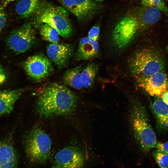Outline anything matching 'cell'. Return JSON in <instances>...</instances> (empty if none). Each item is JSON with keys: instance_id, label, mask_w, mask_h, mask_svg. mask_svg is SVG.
Here are the masks:
<instances>
[{"instance_id": "6da1fadb", "label": "cell", "mask_w": 168, "mask_h": 168, "mask_svg": "<svg viewBox=\"0 0 168 168\" xmlns=\"http://www.w3.org/2000/svg\"><path fill=\"white\" fill-rule=\"evenodd\" d=\"M77 100L76 94L66 86L51 83L39 91L36 110L39 115L45 118L67 115L75 110Z\"/></svg>"}, {"instance_id": "7a4b0ae2", "label": "cell", "mask_w": 168, "mask_h": 168, "mask_svg": "<svg viewBox=\"0 0 168 168\" xmlns=\"http://www.w3.org/2000/svg\"><path fill=\"white\" fill-rule=\"evenodd\" d=\"M130 126L133 137L141 149L148 153L156 147L157 142L145 107L136 102L132 105L129 115Z\"/></svg>"}, {"instance_id": "3957f363", "label": "cell", "mask_w": 168, "mask_h": 168, "mask_svg": "<svg viewBox=\"0 0 168 168\" xmlns=\"http://www.w3.org/2000/svg\"><path fill=\"white\" fill-rule=\"evenodd\" d=\"M35 14V20L37 23L48 24L64 38L71 36L72 29L66 9L44 2L40 4Z\"/></svg>"}, {"instance_id": "277c9868", "label": "cell", "mask_w": 168, "mask_h": 168, "mask_svg": "<svg viewBox=\"0 0 168 168\" xmlns=\"http://www.w3.org/2000/svg\"><path fill=\"white\" fill-rule=\"evenodd\" d=\"M128 67L136 78L145 77L163 71L164 63L158 53L152 49H144L137 51L131 57Z\"/></svg>"}, {"instance_id": "5b68a950", "label": "cell", "mask_w": 168, "mask_h": 168, "mask_svg": "<svg viewBox=\"0 0 168 168\" xmlns=\"http://www.w3.org/2000/svg\"><path fill=\"white\" fill-rule=\"evenodd\" d=\"M24 147L26 156L32 161L44 163L50 158L51 140L40 128H34L29 133L25 140Z\"/></svg>"}, {"instance_id": "8992f818", "label": "cell", "mask_w": 168, "mask_h": 168, "mask_svg": "<svg viewBox=\"0 0 168 168\" xmlns=\"http://www.w3.org/2000/svg\"><path fill=\"white\" fill-rule=\"evenodd\" d=\"M138 31V22L134 12L128 14L117 23L114 28L111 35L114 45L120 49L125 48Z\"/></svg>"}, {"instance_id": "52a82bcc", "label": "cell", "mask_w": 168, "mask_h": 168, "mask_svg": "<svg viewBox=\"0 0 168 168\" xmlns=\"http://www.w3.org/2000/svg\"><path fill=\"white\" fill-rule=\"evenodd\" d=\"M34 29L30 23L13 29L6 39V44L11 50L16 54L24 53L30 49L35 40Z\"/></svg>"}, {"instance_id": "ba28073f", "label": "cell", "mask_w": 168, "mask_h": 168, "mask_svg": "<svg viewBox=\"0 0 168 168\" xmlns=\"http://www.w3.org/2000/svg\"><path fill=\"white\" fill-rule=\"evenodd\" d=\"M24 69L28 75L36 82L44 80L53 70L49 60L42 54L28 57L24 62Z\"/></svg>"}, {"instance_id": "9c48e42d", "label": "cell", "mask_w": 168, "mask_h": 168, "mask_svg": "<svg viewBox=\"0 0 168 168\" xmlns=\"http://www.w3.org/2000/svg\"><path fill=\"white\" fill-rule=\"evenodd\" d=\"M138 86L150 95L161 98L168 91V81L163 71L148 77L136 78Z\"/></svg>"}, {"instance_id": "30bf717a", "label": "cell", "mask_w": 168, "mask_h": 168, "mask_svg": "<svg viewBox=\"0 0 168 168\" xmlns=\"http://www.w3.org/2000/svg\"><path fill=\"white\" fill-rule=\"evenodd\" d=\"M84 158L82 152L74 146L65 147L59 151L54 158V166L56 168H77L83 166Z\"/></svg>"}, {"instance_id": "8fae6325", "label": "cell", "mask_w": 168, "mask_h": 168, "mask_svg": "<svg viewBox=\"0 0 168 168\" xmlns=\"http://www.w3.org/2000/svg\"><path fill=\"white\" fill-rule=\"evenodd\" d=\"M67 10L79 20L89 19L98 10L100 6L91 0H60Z\"/></svg>"}, {"instance_id": "7c38bea8", "label": "cell", "mask_w": 168, "mask_h": 168, "mask_svg": "<svg viewBox=\"0 0 168 168\" xmlns=\"http://www.w3.org/2000/svg\"><path fill=\"white\" fill-rule=\"evenodd\" d=\"M73 46L67 44L51 43L47 48L48 57L60 69L68 63L73 51Z\"/></svg>"}, {"instance_id": "4fadbf2b", "label": "cell", "mask_w": 168, "mask_h": 168, "mask_svg": "<svg viewBox=\"0 0 168 168\" xmlns=\"http://www.w3.org/2000/svg\"><path fill=\"white\" fill-rule=\"evenodd\" d=\"M160 11L155 7L143 6L134 12L138 21L139 31L145 30L157 22L161 17Z\"/></svg>"}, {"instance_id": "5bb4252c", "label": "cell", "mask_w": 168, "mask_h": 168, "mask_svg": "<svg viewBox=\"0 0 168 168\" xmlns=\"http://www.w3.org/2000/svg\"><path fill=\"white\" fill-rule=\"evenodd\" d=\"M18 164L16 152L9 138L0 141V168L16 167Z\"/></svg>"}, {"instance_id": "9a60e30c", "label": "cell", "mask_w": 168, "mask_h": 168, "mask_svg": "<svg viewBox=\"0 0 168 168\" xmlns=\"http://www.w3.org/2000/svg\"><path fill=\"white\" fill-rule=\"evenodd\" d=\"M23 91V89L19 88L0 91V117L11 113Z\"/></svg>"}, {"instance_id": "2e32d148", "label": "cell", "mask_w": 168, "mask_h": 168, "mask_svg": "<svg viewBox=\"0 0 168 168\" xmlns=\"http://www.w3.org/2000/svg\"><path fill=\"white\" fill-rule=\"evenodd\" d=\"M99 46L97 41L88 37L82 38L79 42L76 56L79 60H87L96 58L98 55Z\"/></svg>"}, {"instance_id": "e0dca14e", "label": "cell", "mask_w": 168, "mask_h": 168, "mask_svg": "<svg viewBox=\"0 0 168 168\" xmlns=\"http://www.w3.org/2000/svg\"><path fill=\"white\" fill-rule=\"evenodd\" d=\"M151 106L159 125L163 129L168 130V105L162 100L158 99Z\"/></svg>"}, {"instance_id": "ac0fdd59", "label": "cell", "mask_w": 168, "mask_h": 168, "mask_svg": "<svg viewBox=\"0 0 168 168\" xmlns=\"http://www.w3.org/2000/svg\"><path fill=\"white\" fill-rule=\"evenodd\" d=\"M40 0H20L16 5L15 11L21 18H27L35 14L40 5Z\"/></svg>"}, {"instance_id": "d6986e66", "label": "cell", "mask_w": 168, "mask_h": 168, "mask_svg": "<svg viewBox=\"0 0 168 168\" xmlns=\"http://www.w3.org/2000/svg\"><path fill=\"white\" fill-rule=\"evenodd\" d=\"M81 66H78L66 71L63 77L64 84L77 90L82 89L84 87L81 79Z\"/></svg>"}, {"instance_id": "ffe728a7", "label": "cell", "mask_w": 168, "mask_h": 168, "mask_svg": "<svg viewBox=\"0 0 168 168\" xmlns=\"http://www.w3.org/2000/svg\"><path fill=\"white\" fill-rule=\"evenodd\" d=\"M98 69V65L92 63L87 64L82 70L81 79L84 87L88 88L92 86Z\"/></svg>"}, {"instance_id": "44dd1931", "label": "cell", "mask_w": 168, "mask_h": 168, "mask_svg": "<svg viewBox=\"0 0 168 168\" xmlns=\"http://www.w3.org/2000/svg\"><path fill=\"white\" fill-rule=\"evenodd\" d=\"M39 32L42 38L51 43H58L59 36L57 30L47 24H41Z\"/></svg>"}, {"instance_id": "7402d4cb", "label": "cell", "mask_w": 168, "mask_h": 168, "mask_svg": "<svg viewBox=\"0 0 168 168\" xmlns=\"http://www.w3.org/2000/svg\"><path fill=\"white\" fill-rule=\"evenodd\" d=\"M153 156L160 167L164 168L168 167V154L156 148L153 152Z\"/></svg>"}, {"instance_id": "603a6c76", "label": "cell", "mask_w": 168, "mask_h": 168, "mask_svg": "<svg viewBox=\"0 0 168 168\" xmlns=\"http://www.w3.org/2000/svg\"><path fill=\"white\" fill-rule=\"evenodd\" d=\"M141 2L143 6L155 7L166 12L167 11L163 0H141Z\"/></svg>"}, {"instance_id": "cb8c5ba5", "label": "cell", "mask_w": 168, "mask_h": 168, "mask_svg": "<svg viewBox=\"0 0 168 168\" xmlns=\"http://www.w3.org/2000/svg\"><path fill=\"white\" fill-rule=\"evenodd\" d=\"M5 7L2 5L0 6V33L5 27L7 22Z\"/></svg>"}, {"instance_id": "d4e9b609", "label": "cell", "mask_w": 168, "mask_h": 168, "mask_svg": "<svg viewBox=\"0 0 168 168\" xmlns=\"http://www.w3.org/2000/svg\"><path fill=\"white\" fill-rule=\"evenodd\" d=\"M100 29L98 26H95L89 30L88 37L96 41H98Z\"/></svg>"}, {"instance_id": "484cf974", "label": "cell", "mask_w": 168, "mask_h": 168, "mask_svg": "<svg viewBox=\"0 0 168 168\" xmlns=\"http://www.w3.org/2000/svg\"><path fill=\"white\" fill-rule=\"evenodd\" d=\"M156 148L168 154V142L158 143Z\"/></svg>"}, {"instance_id": "4316f807", "label": "cell", "mask_w": 168, "mask_h": 168, "mask_svg": "<svg viewBox=\"0 0 168 168\" xmlns=\"http://www.w3.org/2000/svg\"><path fill=\"white\" fill-rule=\"evenodd\" d=\"M6 75L4 70L0 64V85L3 84L6 79Z\"/></svg>"}, {"instance_id": "83f0119b", "label": "cell", "mask_w": 168, "mask_h": 168, "mask_svg": "<svg viewBox=\"0 0 168 168\" xmlns=\"http://www.w3.org/2000/svg\"><path fill=\"white\" fill-rule=\"evenodd\" d=\"M162 100L166 103L168 105V91H166L163 94L161 98Z\"/></svg>"}, {"instance_id": "f1b7e54d", "label": "cell", "mask_w": 168, "mask_h": 168, "mask_svg": "<svg viewBox=\"0 0 168 168\" xmlns=\"http://www.w3.org/2000/svg\"><path fill=\"white\" fill-rule=\"evenodd\" d=\"M15 0H2V5L6 7L9 3Z\"/></svg>"}, {"instance_id": "f546056e", "label": "cell", "mask_w": 168, "mask_h": 168, "mask_svg": "<svg viewBox=\"0 0 168 168\" xmlns=\"http://www.w3.org/2000/svg\"><path fill=\"white\" fill-rule=\"evenodd\" d=\"M96 0L98 1L101 2L104 0Z\"/></svg>"}, {"instance_id": "4dcf8cb0", "label": "cell", "mask_w": 168, "mask_h": 168, "mask_svg": "<svg viewBox=\"0 0 168 168\" xmlns=\"http://www.w3.org/2000/svg\"><path fill=\"white\" fill-rule=\"evenodd\" d=\"M167 2H168V0H167Z\"/></svg>"}]
</instances>
